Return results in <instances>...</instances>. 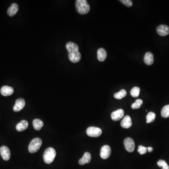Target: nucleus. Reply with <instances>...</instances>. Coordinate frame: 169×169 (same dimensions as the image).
Segmentation results:
<instances>
[{
    "mask_svg": "<svg viewBox=\"0 0 169 169\" xmlns=\"http://www.w3.org/2000/svg\"><path fill=\"white\" fill-rule=\"evenodd\" d=\"M87 134L91 137H98L102 134V130L96 127H89L87 129Z\"/></svg>",
    "mask_w": 169,
    "mask_h": 169,
    "instance_id": "39448f33",
    "label": "nucleus"
},
{
    "mask_svg": "<svg viewBox=\"0 0 169 169\" xmlns=\"http://www.w3.org/2000/svg\"><path fill=\"white\" fill-rule=\"evenodd\" d=\"M124 116V110L122 109H119L111 113V119L114 121L120 120Z\"/></svg>",
    "mask_w": 169,
    "mask_h": 169,
    "instance_id": "9b49d317",
    "label": "nucleus"
},
{
    "mask_svg": "<svg viewBox=\"0 0 169 169\" xmlns=\"http://www.w3.org/2000/svg\"><path fill=\"white\" fill-rule=\"evenodd\" d=\"M120 2L123 4H125L126 6L128 7H131L132 6V1H131L130 0H121Z\"/></svg>",
    "mask_w": 169,
    "mask_h": 169,
    "instance_id": "bb28decb",
    "label": "nucleus"
},
{
    "mask_svg": "<svg viewBox=\"0 0 169 169\" xmlns=\"http://www.w3.org/2000/svg\"><path fill=\"white\" fill-rule=\"evenodd\" d=\"M161 115L164 118L169 117V104L163 107L161 111Z\"/></svg>",
    "mask_w": 169,
    "mask_h": 169,
    "instance_id": "412c9836",
    "label": "nucleus"
},
{
    "mask_svg": "<svg viewBox=\"0 0 169 169\" xmlns=\"http://www.w3.org/2000/svg\"><path fill=\"white\" fill-rule=\"evenodd\" d=\"M140 88L138 87H134L132 89L131 91V94L132 97H138L139 95Z\"/></svg>",
    "mask_w": 169,
    "mask_h": 169,
    "instance_id": "5701e85b",
    "label": "nucleus"
},
{
    "mask_svg": "<svg viewBox=\"0 0 169 169\" xmlns=\"http://www.w3.org/2000/svg\"><path fill=\"white\" fill-rule=\"evenodd\" d=\"M156 31L160 36H165L169 34V27L164 24H161L157 27Z\"/></svg>",
    "mask_w": 169,
    "mask_h": 169,
    "instance_id": "1a4fd4ad",
    "label": "nucleus"
},
{
    "mask_svg": "<svg viewBox=\"0 0 169 169\" xmlns=\"http://www.w3.org/2000/svg\"><path fill=\"white\" fill-rule=\"evenodd\" d=\"M14 93V89L8 86H3L1 89V94L4 96H10Z\"/></svg>",
    "mask_w": 169,
    "mask_h": 169,
    "instance_id": "f8f14e48",
    "label": "nucleus"
},
{
    "mask_svg": "<svg viewBox=\"0 0 169 169\" xmlns=\"http://www.w3.org/2000/svg\"><path fill=\"white\" fill-rule=\"evenodd\" d=\"M111 148L108 145H104L101 147L100 149V156L101 158L104 159H107L111 154Z\"/></svg>",
    "mask_w": 169,
    "mask_h": 169,
    "instance_id": "0eeeda50",
    "label": "nucleus"
},
{
    "mask_svg": "<svg viewBox=\"0 0 169 169\" xmlns=\"http://www.w3.org/2000/svg\"><path fill=\"white\" fill-rule=\"evenodd\" d=\"M91 160V155L90 153L85 152L82 158L79 159L78 163H79V164L83 165L85 164H88L89 163H90Z\"/></svg>",
    "mask_w": 169,
    "mask_h": 169,
    "instance_id": "4468645a",
    "label": "nucleus"
},
{
    "mask_svg": "<svg viewBox=\"0 0 169 169\" xmlns=\"http://www.w3.org/2000/svg\"><path fill=\"white\" fill-rule=\"evenodd\" d=\"M33 126L35 130L39 131L43 126V122L39 119H35L33 120Z\"/></svg>",
    "mask_w": 169,
    "mask_h": 169,
    "instance_id": "6ab92c4d",
    "label": "nucleus"
},
{
    "mask_svg": "<svg viewBox=\"0 0 169 169\" xmlns=\"http://www.w3.org/2000/svg\"><path fill=\"white\" fill-rule=\"evenodd\" d=\"M42 142L40 138H35L30 142L28 146V151L31 153H34L40 149Z\"/></svg>",
    "mask_w": 169,
    "mask_h": 169,
    "instance_id": "20e7f679",
    "label": "nucleus"
},
{
    "mask_svg": "<svg viewBox=\"0 0 169 169\" xmlns=\"http://www.w3.org/2000/svg\"><path fill=\"white\" fill-rule=\"evenodd\" d=\"M147 150L149 152H151L153 150V148L152 147H148V148H147Z\"/></svg>",
    "mask_w": 169,
    "mask_h": 169,
    "instance_id": "cd10ccee",
    "label": "nucleus"
},
{
    "mask_svg": "<svg viewBox=\"0 0 169 169\" xmlns=\"http://www.w3.org/2000/svg\"><path fill=\"white\" fill-rule=\"evenodd\" d=\"M121 126L124 128H129L132 126V121L131 117L126 116L121 122Z\"/></svg>",
    "mask_w": 169,
    "mask_h": 169,
    "instance_id": "ddd939ff",
    "label": "nucleus"
},
{
    "mask_svg": "<svg viewBox=\"0 0 169 169\" xmlns=\"http://www.w3.org/2000/svg\"><path fill=\"white\" fill-rule=\"evenodd\" d=\"M25 102L23 98H18L16 100L15 105L13 107V110L18 112L22 110L25 106Z\"/></svg>",
    "mask_w": 169,
    "mask_h": 169,
    "instance_id": "9d476101",
    "label": "nucleus"
},
{
    "mask_svg": "<svg viewBox=\"0 0 169 169\" xmlns=\"http://www.w3.org/2000/svg\"><path fill=\"white\" fill-rule=\"evenodd\" d=\"M143 103V101L142 100H136L135 103H133V104L132 105L131 107H132V109H139V108L141 107V106L142 104Z\"/></svg>",
    "mask_w": 169,
    "mask_h": 169,
    "instance_id": "393cba45",
    "label": "nucleus"
},
{
    "mask_svg": "<svg viewBox=\"0 0 169 169\" xmlns=\"http://www.w3.org/2000/svg\"><path fill=\"white\" fill-rule=\"evenodd\" d=\"M107 56V52L103 48H100L97 51V58L99 61L103 62L105 60Z\"/></svg>",
    "mask_w": 169,
    "mask_h": 169,
    "instance_id": "dca6fc26",
    "label": "nucleus"
},
{
    "mask_svg": "<svg viewBox=\"0 0 169 169\" xmlns=\"http://www.w3.org/2000/svg\"><path fill=\"white\" fill-rule=\"evenodd\" d=\"M155 116H156V115L154 112H150L148 113L146 116L147 123H150L153 122L155 120Z\"/></svg>",
    "mask_w": 169,
    "mask_h": 169,
    "instance_id": "4be33fe9",
    "label": "nucleus"
},
{
    "mask_svg": "<svg viewBox=\"0 0 169 169\" xmlns=\"http://www.w3.org/2000/svg\"><path fill=\"white\" fill-rule=\"evenodd\" d=\"M124 146L126 150L129 152H132L135 148V143L132 139L131 138H126L124 142Z\"/></svg>",
    "mask_w": 169,
    "mask_h": 169,
    "instance_id": "423d86ee",
    "label": "nucleus"
},
{
    "mask_svg": "<svg viewBox=\"0 0 169 169\" xmlns=\"http://www.w3.org/2000/svg\"><path fill=\"white\" fill-rule=\"evenodd\" d=\"M126 91L125 89H122L120 92L115 94H114V97L116 99L120 100L126 97Z\"/></svg>",
    "mask_w": 169,
    "mask_h": 169,
    "instance_id": "aec40b11",
    "label": "nucleus"
},
{
    "mask_svg": "<svg viewBox=\"0 0 169 169\" xmlns=\"http://www.w3.org/2000/svg\"><path fill=\"white\" fill-rule=\"evenodd\" d=\"M147 147H144L142 145H139L138 148V152L141 155H144L147 153Z\"/></svg>",
    "mask_w": 169,
    "mask_h": 169,
    "instance_id": "a878e982",
    "label": "nucleus"
},
{
    "mask_svg": "<svg viewBox=\"0 0 169 169\" xmlns=\"http://www.w3.org/2000/svg\"><path fill=\"white\" fill-rule=\"evenodd\" d=\"M75 6L78 12L82 15L87 14L90 11V5L86 0H77Z\"/></svg>",
    "mask_w": 169,
    "mask_h": 169,
    "instance_id": "f03ea898",
    "label": "nucleus"
},
{
    "mask_svg": "<svg viewBox=\"0 0 169 169\" xmlns=\"http://www.w3.org/2000/svg\"><path fill=\"white\" fill-rule=\"evenodd\" d=\"M158 166L162 169H169V166L165 161L160 160L158 162Z\"/></svg>",
    "mask_w": 169,
    "mask_h": 169,
    "instance_id": "b1692460",
    "label": "nucleus"
},
{
    "mask_svg": "<svg viewBox=\"0 0 169 169\" xmlns=\"http://www.w3.org/2000/svg\"><path fill=\"white\" fill-rule=\"evenodd\" d=\"M144 61L146 65H150L153 63L154 61L153 55L151 52H147L146 53L144 58Z\"/></svg>",
    "mask_w": 169,
    "mask_h": 169,
    "instance_id": "f3484780",
    "label": "nucleus"
},
{
    "mask_svg": "<svg viewBox=\"0 0 169 169\" xmlns=\"http://www.w3.org/2000/svg\"><path fill=\"white\" fill-rule=\"evenodd\" d=\"M66 49L69 53L68 57L71 62L77 63L81 59V55L79 52V47L78 45L72 42H68Z\"/></svg>",
    "mask_w": 169,
    "mask_h": 169,
    "instance_id": "f257e3e1",
    "label": "nucleus"
},
{
    "mask_svg": "<svg viewBox=\"0 0 169 169\" xmlns=\"http://www.w3.org/2000/svg\"><path fill=\"white\" fill-rule=\"evenodd\" d=\"M28 127V122L27 121L23 120L17 124L16 130L18 132H22L27 129Z\"/></svg>",
    "mask_w": 169,
    "mask_h": 169,
    "instance_id": "a211bd4d",
    "label": "nucleus"
},
{
    "mask_svg": "<svg viewBox=\"0 0 169 169\" xmlns=\"http://www.w3.org/2000/svg\"><path fill=\"white\" fill-rule=\"evenodd\" d=\"M18 9H19V7L17 3H13L8 9V14L10 17H12L16 15V13L18 11Z\"/></svg>",
    "mask_w": 169,
    "mask_h": 169,
    "instance_id": "2eb2a0df",
    "label": "nucleus"
},
{
    "mask_svg": "<svg viewBox=\"0 0 169 169\" xmlns=\"http://www.w3.org/2000/svg\"><path fill=\"white\" fill-rule=\"evenodd\" d=\"M0 154L4 161H8L11 158V151L7 146H2L1 147Z\"/></svg>",
    "mask_w": 169,
    "mask_h": 169,
    "instance_id": "6e6552de",
    "label": "nucleus"
},
{
    "mask_svg": "<svg viewBox=\"0 0 169 169\" xmlns=\"http://www.w3.org/2000/svg\"><path fill=\"white\" fill-rule=\"evenodd\" d=\"M56 155V151L54 148L51 147L48 148L44 153V161L46 164H50L54 161Z\"/></svg>",
    "mask_w": 169,
    "mask_h": 169,
    "instance_id": "7ed1b4c3",
    "label": "nucleus"
}]
</instances>
